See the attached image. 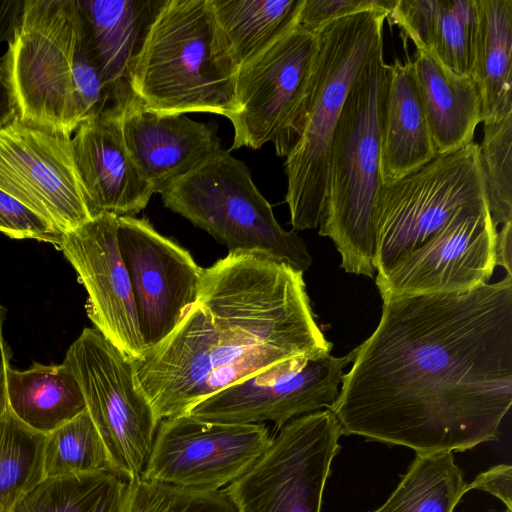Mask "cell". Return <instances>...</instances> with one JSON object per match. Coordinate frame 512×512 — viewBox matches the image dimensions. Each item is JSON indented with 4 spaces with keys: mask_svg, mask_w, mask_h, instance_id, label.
Here are the masks:
<instances>
[{
    "mask_svg": "<svg viewBox=\"0 0 512 512\" xmlns=\"http://www.w3.org/2000/svg\"><path fill=\"white\" fill-rule=\"evenodd\" d=\"M329 409L342 435L463 452L512 404V275L458 293L385 297Z\"/></svg>",
    "mask_w": 512,
    "mask_h": 512,
    "instance_id": "6da1fadb",
    "label": "cell"
},
{
    "mask_svg": "<svg viewBox=\"0 0 512 512\" xmlns=\"http://www.w3.org/2000/svg\"><path fill=\"white\" fill-rule=\"evenodd\" d=\"M331 349L302 272L264 255L228 253L203 268L190 310L134 367L161 421L269 366Z\"/></svg>",
    "mask_w": 512,
    "mask_h": 512,
    "instance_id": "7a4b0ae2",
    "label": "cell"
},
{
    "mask_svg": "<svg viewBox=\"0 0 512 512\" xmlns=\"http://www.w3.org/2000/svg\"><path fill=\"white\" fill-rule=\"evenodd\" d=\"M2 58L19 118L67 136L110 103L78 0H26Z\"/></svg>",
    "mask_w": 512,
    "mask_h": 512,
    "instance_id": "3957f363",
    "label": "cell"
},
{
    "mask_svg": "<svg viewBox=\"0 0 512 512\" xmlns=\"http://www.w3.org/2000/svg\"><path fill=\"white\" fill-rule=\"evenodd\" d=\"M236 73L210 0H163L135 55L128 87L144 109L158 115L226 117Z\"/></svg>",
    "mask_w": 512,
    "mask_h": 512,
    "instance_id": "277c9868",
    "label": "cell"
},
{
    "mask_svg": "<svg viewBox=\"0 0 512 512\" xmlns=\"http://www.w3.org/2000/svg\"><path fill=\"white\" fill-rule=\"evenodd\" d=\"M388 64L383 45L355 78L331 141L327 193L319 234L329 237L348 273L373 278L381 130Z\"/></svg>",
    "mask_w": 512,
    "mask_h": 512,
    "instance_id": "5b68a950",
    "label": "cell"
},
{
    "mask_svg": "<svg viewBox=\"0 0 512 512\" xmlns=\"http://www.w3.org/2000/svg\"><path fill=\"white\" fill-rule=\"evenodd\" d=\"M388 11L371 9L332 20L314 33V59L300 136L285 157V201L292 230L314 229L323 217L331 141L351 86L383 45Z\"/></svg>",
    "mask_w": 512,
    "mask_h": 512,
    "instance_id": "8992f818",
    "label": "cell"
},
{
    "mask_svg": "<svg viewBox=\"0 0 512 512\" xmlns=\"http://www.w3.org/2000/svg\"><path fill=\"white\" fill-rule=\"evenodd\" d=\"M163 205L205 230L229 253L264 255L304 273L312 264L296 231L278 223L250 170L219 149L160 192Z\"/></svg>",
    "mask_w": 512,
    "mask_h": 512,
    "instance_id": "52a82bcc",
    "label": "cell"
},
{
    "mask_svg": "<svg viewBox=\"0 0 512 512\" xmlns=\"http://www.w3.org/2000/svg\"><path fill=\"white\" fill-rule=\"evenodd\" d=\"M488 206L479 146L437 155L418 170L382 183L376 204V277L438 232L461 208Z\"/></svg>",
    "mask_w": 512,
    "mask_h": 512,
    "instance_id": "ba28073f",
    "label": "cell"
},
{
    "mask_svg": "<svg viewBox=\"0 0 512 512\" xmlns=\"http://www.w3.org/2000/svg\"><path fill=\"white\" fill-rule=\"evenodd\" d=\"M75 375L116 474L142 475L159 425L137 383L134 361L95 328H84L64 361Z\"/></svg>",
    "mask_w": 512,
    "mask_h": 512,
    "instance_id": "9c48e42d",
    "label": "cell"
},
{
    "mask_svg": "<svg viewBox=\"0 0 512 512\" xmlns=\"http://www.w3.org/2000/svg\"><path fill=\"white\" fill-rule=\"evenodd\" d=\"M316 52V34L297 26L238 68L226 116L234 130L230 151L270 142L279 157L289 154L302 130Z\"/></svg>",
    "mask_w": 512,
    "mask_h": 512,
    "instance_id": "30bf717a",
    "label": "cell"
},
{
    "mask_svg": "<svg viewBox=\"0 0 512 512\" xmlns=\"http://www.w3.org/2000/svg\"><path fill=\"white\" fill-rule=\"evenodd\" d=\"M341 436L329 409L296 417L243 475L222 490L236 512H321Z\"/></svg>",
    "mask_w": 512,
    "mask_h": 512,
    "instance_id": "8fae6325",
    "label": "cell"
},
{
    "mask_svg": "<svg viewBox=\"0 0 512 512\" xmlns=\"http://www.w3.org/2000/svg\"><path fill=\"white\" fill-rule=\"evenodd\" d=\"M265 424L210 422L183 414L159 422L142 477L197 490H220L267 450Z\"/></svg>",
    "mask_w": 512,
    "mask_h": 512,
    "instance_id": "7c38bea8",
    "label": "cell"
},
{
    "mask_svg": "<svg viewBox=\"0 0 512 512\" xmlns=\"http://www.w3.org/2000/svg\"><path fill=\"white\" fill-rule=\"evenodd\" d=\"M356 351L342 357L325 354L274 364L206 398L187 414L210 422L270 421L281 429L294 417L333 406L344 369L352 363Z\"/></svg>",
    "mask_w": 512,
    "mask_h": 512,
    "instance_id": "4fadbf2b",
    "label": "cell"
},
{
    "mask_svg": "<svg viewBox=\"0 0 512 512\" xmlns=\"http://www.w3.org/2000/svg\"><path fill=\"white\" fill-rule=\"evenodd\" d=\"M0 189L64 234L91 219L71 137L19 118L0 129Z\"/></svg>",
    "mask_w": 512,
    "mask_h": 512,
    "instance_id": "5bb4252c",
    "label": "cell"
},
{
    "mask_svg": "<svg viewBox=\"0 0 512 512\" xmlns=\"http://www.w3.org/2000/svg\"><path fill=\"white\" fill-rule=\"evenodd\" d=\"M126 265L146 350L165 340L197 299L203 268L190 252L160 234L146 218L118 217Z\"/></svg>",
    "mask_w": 512,
    "mask_h": 512,
    "instance_id": "9a60e30c",
    "label": "cell"
},
{
    "mask_svg": "<svg viewBox=\"0 0 512 512\" xmlns=\"http://www.w3.org/2000/svg\"><path fill=\"white\" fill-rule=\"evenodd\" d=\"M497 228L488 206L459 209L432 237L376 277L382 298L458 293L488 283Z\"/></svg>",
    "mask_w": 512,
    "mask_h": 512,
    "instance_id": "2e32d148",
    "label": "cell"
},
{
    "mask_svg": "<svg viewBox=\"0 0 512 512\" xmlns=\"http://www.w3.org/2000/svg\"><path fill=\"white\" fill-rule=\"evenodd\" d=\"M117 231L118 216L102 213L62 234L57 249L73 266L87 292L86 311L94 328L136 361L143 358L146 348Z\"/></svg>",
    "mask_w": 512,
    "mask_h": 512,
    "instance_id": "e0dca14e",
    "label": "cell"
},
{
    "mask_svg": "<svg viewBox=\"0 0 512 512\" xmlns=\"http://www.w3.org/2000/svg\"><path fill=\"white\" fill-rule=\"evenodd\" d=\"M71 148L91 218L102 213L135 216L148 205L155 193L126 148L116 105L83 121Z\"/></svg>",
    "mask_w": 512,
    "mask_h": 512,
    "instance_id": "ac0fdd59",
    "label": "cell"
},
{
    "mask_svg": "<svg viewBox=\"0 0 512 512\" xmlns=\"http://www.w3.org/2000/svg\"><path fill=\"white\" fill-rule=\"evenodd\" d=\"M111 104L119 108L126 148L154 193L221 149L215 123L158 115L144 109L130 92Z\"/></svg>",
    "mask_w": 512,
    "mask_h": 512,
    "instance_id": "d6986e66",
    "label": "cell"
},
{
    "mask_svg": "<svg viewBox=\"0 0 512 512\" xmlns=\"http://www.w3.org/2000/svg\"><path fill=\"white\" fill-rule=\"evenodd\" d=\"M437 156L412 59L388 65L382 130V183L396 181Z\"/></svg>",
    "mask_w": 512,
    "mask_h": 512,
    "instance_id": "ffe728a7",
    "label": "cell"
},
{
    "mask_svg": "<svg viewBox=\"0 0 512 512\" xmlns=\"http://www.w3.org/2000/svg\"><path fill=\"white\" fill-rule=\"evenodd\" d=\"M412 62L437 155L471 143L482 121L480 96L472 77L453 72L430 50L416 49Z\"/></svg>",
    "mask_w": 512,
    "mask_h": 512,
    "instance_id": "44dd1931",
    "label": "cell"
},
{
    "mask_svg": "<svg viewBox=\"0 0 512 512\" xmlns=\"http://www.w3.org/2000/svg\"><path fill=\"white\" fill-rule=\"evenodd\" d=\"M78 3L112 102L129 91L133 60L163 0H78Z\"/></svg>",
    "mask_w": 512,
    "mask_h": 512,
    "instance_id": "7402d4cb",
    "label": "cell"
},
{
    "mask_svg": "<svg viewBox=\"0 0 512 512\" xmlns=\"http://www.w3.org/2000/svg\"><path fill=\"white\" fill-rule=\"evenodd\" d=\"M477 28L470 76L483 124L512 113V0H476Z\"/></svg>",
    "mask_w": 512,
    "mask_h": 512,
    "instance_id": "603a6c76",
    "label": "cell"
},
{
    "mask_svg": "<svg viewBox=\"0 0 512 512\" xmlns=\"http://www.w3.org/2000/svg\"><path fill=\"white\" fill-rule=\"evenodd\" d=\"M10 413L33 431L47 435L86 411L81 387L65 364L34 362L7 370Z\"/></svg>",
    "mask_w": 512,
    "mask_h": 512,
    "instance_id": "cb8c5ba5",
    "label": "cell"
},
{
    "mask_svg": "<svg viewBox=\"0 0 512 512\" xmlns=\"http://www.w3.org/2000/svg\"><path fill=\"white\" fill-rule=\"evenodd\" d=\"M304 0H210L219 30L238 70L298 26Z\"/></svg>",
    "mask_w": 512,
    "mask_h": 512,
    "instance_id": "d4e9b609",
    "label": "cell"
},
{
    "mask_svg": "<svg viewBox=\"0 0 512 512\" xmlns=\"http://www.w3.org/2000/svg\"><path fill=\"white\" fill-rule=\"evenodd\" d=\"M466 485L452 452L416 453L387 501L368 512H453Z\"/></svg>",
    "mask_w": 512,
    "mask_h": 512,
    "instance_id": "484cf974",
    "label": "cell"
},
{
    "mask_svg": "<svg viewBox=\"0 0 512 512\" xmlns=\"http://www.w3.org/2000/svg\"><path fill=\"white\" fill-rule=\"evenodd\" d=\"M127 482L111 471L44 477L12 512H119Z\"/></svg>",
    "mask_w": 512,
    "mask_h": 512,
    "instance_id": "4316f807",
    "label": "cell"
},
{
    "mask_svg": "<svg viewBox=\"0 0 512 512\" xmlns=\"http://www.w3.org/2000/svg\"><path fill=\"white\" fill-rule=\"evenodd\" d=\"M44 434L10 411L0 425V512H12L43 478Z\"/></svg>",
    "mask_w": 512,
    "mask_h": 512,
    "instance_id": "83f0119b",
    "label": "cell"
},
{
    "mask_svg": "<svg viewBox=\"0 0 512 512\" xmlns=\"http://www.w3.org/2000/svg\"><path fill=\"white\" fill-rule=\"evenodd\" d=\"M44 477L114 472L106 447L87 410L45 436Z\"/></svg>",
    "mask_w": 512,
    "mask_h": 512,
    "instance_id": "f1b7e54d",
    "label": "cell"
},
{
    "mask_svg": "<svg viewBox=\"0 0 512 512\" xmlns=\"http://www.w3.org/2000/svg\"><path fill=\"white\" fill-rule=\"evenodd\" d=\"M477 28L476 0H437L425 46L450 70L470 75Z\"/></svg>",
    "mask_w": 512,
    "mask_h": 512,
    "instance_id": "f546056e",
    "label": "cell"
},
{
    "mask_svg": "<svg viewBox=\"0 0 512 512\" xmlns=\"http://www.w3.org/2000/svg\"><path fill=\"white\" fill-rule=\"evenodd\" d=\"M479 146L488 210L493 225L512 223V113L484 124Z\"/></svg>",
    "mask_w": 512,
    "mask_h": 512,
    "instance_id": "4dcf8cb0",
    "label": "cell"
},
{
    "mask_svg": "<svg viewBox=\"0 0 512 512\" xmlns=\"http://www.w3.org/2000/svg\"><path fill=\"white\" fill-rule=\"evenodd\" d=\"M119 512H236L220 490H197L143 478L127 482Z\"/></svg>",
    "mask_w": 512,
    "mask_h": 512,
    "instance_id": "1f68e13d",
    "label": "cell"
},
{
    "mask_svg": "<svg viewBox=\"0 0 512 512\" xmlns=\"http://www.w3.org/2000/svg\"><path fill=\"white\" fill-rule=\"evenodd\" d=\"M0 232L13 239H34L56 248L62 238L49 222L1 189Z\"/></svg>",
    "mask_w": 512,
    "mask_h": 512,
    "instance_id": "d6a6232c",
    "label": "cell"
},
{
    "mask_svg": "<svg viewBox=\"0 0 512 512\" xmlns=\"http://www.w3.org/2000/svg\"><path fill=\"white\" fill-rule=\"evenodd\" d=\"M394 0H304L298 27L314 33L326 23L357 12L380 9L390 11Z\"/></svg>",
    "mask_w": 512,
    "mask_h": 512,
    "instance_id": "836d02e7",
    "label": "cell"
},
{
    "mask_svg": "<svg viewBox=\"0 0 512 512\" xmlns=\"http://www.w3.org/2000/svg\"><path fill=\"white\" fill-rule=\"evenodd\" d=\"M470 490L485 491L501 500L507 510L512 511V467L510 464H498L480 473L466 485Z\"/></svg>",
    "mask_w": 512,
    "mask_h": 512,
    "instance_id": "e575fe53",
    "label": "cell"
},
{
    "mask_svg": "<svg viewBox=\"0 0 512 512\" xmlns=\"http://www.w3.org/2000/svg\"><path fill=\"white\" fill-rule=\"evenodd\" d=\"M26 9V0H0V44L11 43L18 34Z\"/></svg>",
    "mask_w": 512,
    "mask_h": 512,
    "instance_id": "d590c367",
    "label": "cell"
},
{
    "mask_svg": "<svg viewBox=\"0 0 512 512\" xmlns=\"http://www.w3.org/2000/svg\"><path fill=\"white\" fill-rule=\"evenodd\" d=\"M19 116L18 106L9 75L0 60V129Z\"/></svg>",
    "mask_w": 512,
    "mask_h": 512,
    "instance_id": "8d00e7d4",
    "label": "cell"
},
{
    "mask_svg": "<svg viewBox=\"0 0 512 512\" xmlns=\"http://www.w3.org/2000/svg\"><path fill=\"white\" fill-rule=\"evenodd\" d=\"M6 308L0 304V425L9 412L7 400V370L10 367V354L3 335V325L6 318Z\"/></svg>",
    "mask_w": 512,
    "mask_h": 512,
    "instance_id": "74e56055",
    "label": "cell"
},
{
    "mask_svg": "<svg viewBox=\"0 0 512 512\" xmlns=\"http://www.w3.org/2000/svg\"><path fill=\"white\" fill-rule=\"evenodd\" d=\"M511 243H512V223L502 225L497 230L495 242L496 266L503 267L507 275H512L511 270Z\"/></svg>",
    "mask_w": 512,
    "mask_h": 512,
    "instance_id": "f35d334b",
    "label": "cell"
},
{
    "mask_svg": "<svg viewBox=\"0 0 512 512\" xmlns=\"http://www.w3.org/2000/svg\"><path fill=\"white\" fill-rule=\"evenodd\" d=\"M504 512H512V511H509V510L506 509V511H504Z\"/></svg>",
    "mask_w": 512,
    "mask_h": 512,
    "instance_id": "ab89813d",
    "label": "cell"
}]
</instances>
